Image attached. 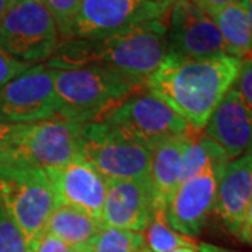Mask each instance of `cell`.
<instances>
[{"instance_id": "cell-1", "label": "cell", "mask_w": 252, "mask_h": 252, "mask_svg": "<svg viewBox=\"0 0 252 252\" xmlns=\"http://www.w3.org/2000/svg\"><path fill=\"white\" fill-rule=\"evenodd\" d=\"M241 61L230 55L187 59L167 54L144 89L164 101L196 132H203L219 102L234 84Z\"/></svg>"}, {"instance_id": "cell-2", "label": "cell", "mask_w": 252, "mask_h": 252, "mask_svg": "<svg viewBox=\"0 0 252 252\" xmlns=\"http://www.w3.org/2000/svg\"><path fill=\"white\" fill-rule=\"evenodd\" d=\"M167 20L140 23L102 38L61 41L45 64L52 69L104 66L144 84L168 54Z\"/></svg>"}, {"instance_id": "cell-3", "label": "cell", "mask_w": 252, "mask_h": 252, "mask_svg": "<svg viewBox=\"0 0 252 252\" xmlns=\"http://www.w3.org/2000/svg\"><path fill=\"white\" fill-rule=\"evenodd\" d=\"M56 94L61 104L58 117L77 124L97 121L119 102L144 89L143 83L104 66L54 69Z\"/></svg>"}, {"instance_id": "cell-4", "label": "cell", "mask_w": 252, "mask_h": 252, "mask_svg": "<svg viewBox=\"0 0 252 252\" xmlns=\"http://www.w3.org/2000/svg\"><path fill=\"white\" fill-rule=\"evenodd\" d=\"M0 202L30 247L58 206L45 170L17 162L0 161Z\"/></svg>"}, {"instance_id": "cell-5", "label": "cell", "mask_w": 252, "mask_h": 252, "mask_svg": "<svg viewBox=\"0 0 252 252\" xmlns=\"http://www.w3.org/2000/svg\"><path fill=\"white\" fill-rule=\"evenodd\" d=\"M97 121L107 124L121 135L143 144L150 150L170 137L199 135L185 119L146 89L129 95Z\"/></svg>"}, {"instance_id": "cell-6", "label": "cell", "mask_w": 252, "mask_h": 252, "mask_svg": "<svg viewBox=\"0 0 252 252\" xmlns=\"http://www.w3.org/2000/svg\"><path fill=\"white\" fill-rule=\"evenodd\" d=\"M83 125L62 117L26 124L13 143L0 150V161L42 170L62 167L81 157Z\"/></svg>"}, {"instance_id": "cell-7", "label": "cell", "mask_w": 252, "mask_h": 252, "mask_svg": "<svg viewBox=\"0 0 252 252\" xmlns=\"http://www.w3.org/2000/svg\"><path fill=\"white\" fill-rule=\"evenodd\" d=\"M61 44L54 18L39 0H13L0 24V48L18 61L48 62Z\"/></svg>"}, {"instance_id": "cell-8", "label": "cell", "mask_w": 252, "mask_h": 252, "mask_svg": "<svg viewBox=\"0 0 252 252\" xmlns=\"http://www.w3.org/2000/svg\"><path fill=\"white\" fill-rule=\"evenodd\" d=\"M81 157L105 180H147L152 150L94 121L83 125Z\"/></svg>"}, {"instance_id": "cell-9", "label": "cell", "mask_w": 252, "mask_h": 252, "mask_svg": "<svg viewBox=\"0 0 252 252\" xmlns=\"http://www.w3.org/2000/svg\"><path fill=\"white\" fill-rule=\"evenodd\" d=\"M59 111L54 69L45 63L32 64L0 87V122L34 124L58 117Z\"/></svg>"}, {"instance_id": "cell-10", "label": "cell", "mask_w": 252, "mask_h": 252, "mask_svg": "<svg viewBox=\"0 0 252 252\" xmlns=\"http://www.w3.org/2000/svg\"><path fill=\"white\" fill-rule=\"evenodd\" d=\"M167 46L168 54L187 59H212L227 55L215 21L189 0H177L170 9Z\"/></svg>"}, {"instance_id": "cell-11", "label": "cell", "mask_w": 252, "mask_h": 252, "mask_svg": "<svg viewBox=\"0 0 252 252\" xmlns=\"http://www.w3.org/2000/svg\"><path fill=\"white\" fill-rule=\"evenodd\" d=\"M170 10L147 0H81L72 39L111 35L136 24L168 16Z\"/></svg>"}, {"instance_id": "cell-12", "label": "cell", "mask_w": 252, "mask_h": 252, "mask_svg": "<svg viewBox=\"0 0 252 252\" xmlns=\"http://www.w3.org/2000/svg\"><path fill=\"white\" fill-rule=\"evenodd\" d=\"M223 171L224 168H209L180 184L162 209L171 228L192 238L203 230L215 210L217 185Z\"/></svg>"}, {"instance_id": "cell-13", "label": "cell", "mask_w": 252, "mask_h": 252, "mask_svg": "<svg viewBox=\"0 0 252 252\" xmlns=\"http://www.w3.org/2000/svg\"><path fill=\"white\" fill-rule=\"evenodd\" d=\"M58 206H70L102 221L107 180L83 157L46 170Z\"/></svg>"}, {"instance_id": "cell-14", "label": "cell", "mask_w": 252, "mask_h": 252, "mask_svg": "<svg viewBox=\"0 0 252 252\" xmlns=\"http://www.w3.org/2000/svg\"><path fill=\"white\" fill-rule=\"evenodd\" d=\"M154 210L149 178L107 180L102 207V223L105 227L143 233Z\"/></svg>"}, {"instance_id": "cell-15", "label": "cell", "mask_w": 252, "mask_h": 252, "mask_svg": "<svg viewBox=\"0 0 252 252\" xmlns=\"http://www.w3.org/2000/svg\"><path fill=\"white\" fill-rule=\"evenodd\" d=\"M205 135L217 143L230 160H235L252 147V111L231 87L212 114Z\"/></svg>"}, {"instance_id": "cell-16", "label": "cell", "mask_w": 252, "mask_h": 252, "mask_svg": "<svg viewBox=\"0 0 252 252\" xmlns=\"http://www.w3.org/2000/svg\"><path fill=\"white\" fill-rule=\"evenodd\" d=\"M252 202V153L231 160L217 185L213 213L225 230L237 235Z\"/></svg>"}, {"instance_id": "cell-17", "label": "cell", "mask_w": 252, "mask_h": 252, "mask_svg": "<svg viewBox=\"0 0 252 252\" xmlns=\"http://www.w3.org/2000/svg\"><path fill=\"white\" fill-rule=\"evenodd\" d=\"M189 139L192 137L175 136L162 140L152 149L149 182L156 209H164L180 187L181 158Z\"/></svg>"}, {"instance_id": "cell-18", "label": "cell", "mask_w": 252, "mask_h": 252, "mask_svg": "<svg viewBox=\"0 0 252 252\" xmlns=\"http://www.w3.org/2000/svg\"><path fill=\"white\" fill-rule=\"evenodd\" d=\"M105 225L90 215L70 206H56L46 223L45 231L51 233L73 248H86Z\"/></svg>"}, {"instance_id": "cell-19", "label": "cell", "mask_w": 252, "mask_h": 252, "mask_svg": "<svg viewBox=\"0 0 252 252\" xmlns=\"http://www.w3.org/2000/svg\"><path fill=\"white\" fill-rule=\"evenodd\" d=\"M212 20L221 34L227 55L241 61L252 54V30L244 0L219 10Z\"/></svg>"}, {"instance_id": "cell-20", "label": "cell", "mask_w": 252, "mask_h": 252, "mask_svg": "<svg viewBox=\"0 0 252 252\" xmlns=\"http://www.w3.org/2000/svg\"><path fill=\"white\" fill-rule=\"evenodd\" d=\"M231 161L224 150L206 135L189 139L181 158V184L198 177L209 168H225Z\"/></svg>"}, {"instance_id": "cell-21", "label": "cell", "mask_w": 252, "mask_h": 252, "mask_svg": "<svg viewBox=\"0 0 252 252\" xmlns=\"http://www.w3.org/2000/svg\"><path fill=\"white\" fill-rule=\"evenodd\" d=\"M143 235L146 248L152 252H171L178 248H198V244L192 237L181 234L171 228L162 209L154 210Z\"/></svg>"}, {"instance_id": "cell-22", "label": "cell", "mask_w": 252, "mask_h": 252, "mask_svg": "<svg viewBox=\"0 0 252 252\" xmlns=\"http://www.w3.org/2000/svg\"><path fill=\"white\" fill-rule=\"evenodd\" d=\"M144 247L143 233L112 227H104L89 245L91 252H137Z\"/></svg>"}, {"instance_id": "cell-23", "label": "cell", "mask_w": 252, "mask_h": 252, "mask_svg": "<svg viewBox=\"0 0 252 252\" xmlns=\"http://www.w3.org/2000/svg\"><path fill=\"white\" fill-rule=\"evenodd\" d=\"M54 18L61 41L72 39L74 20L80 9L81 0H39Z\"/></svg>"}, {"instance_id": "cell-24", "label": "cell", "mask_w": 252, "mask_h": 252, "mask_svg": "<svg viewBox=\"0 0 252 252\" xmlns=\"http://www.w3.org/2000/svg\"><path fill=\"white\" fill-rule=\"evenodd\" d=\"M0 252H31V247L0 202Z\"/></svg>"}, {"instance_id": "cell-25", "label": "cell", "mask_w": 252, "mask_h": 252, "mask_svg": "<svg viewBox=\"0 0 252 252\" xmlns=\"http://www.w3.org/2000/svg\"><path fill=\"white\" fill-rule=\"evenodd\" d=\"M233 89L238 93L245 105L252 111V54L241 59V67Z\"/></svg>"}, {"instance_id": "cell-26", "label": "cell", "mask_w": 252, "mask_h": 252, "mask_svg": "<svg viewBox=\"0 0 252 252\" xmlns=\"http://www.w3.org/2000/svg\"><path fill=\"white\" fill-rule=\"evenodd\" d=\"M31 66L32 64L18 61L0 48V87L26 72Z\"/></svg>"}, {"instance_id": "cell-27", "label": "cell", "mask_w": 252, "mask_h": 252, "mask_svg": "<svg viewBox=\"0 0 252 252\" xmlns=\"http://www.w3.org/2000/svg\"><path fill=\"white\" fill-rule=\"evenodd\" d=\"M81 250V248H80ZM79 248H73L58 237H55L48 231L36 238L34 244L31 245V252H77Z\"/></svg>"}, {"instance_id": "cell-28", "label": "cell", "mask_w": 252, "mask_h": 252, "mask_svg": "<svg viewBox=\"0 0 252 252\" xmlns=\"http://www.w3.org/2000/svg\"><path fill=\"white\" fill-rule=\"evenodd\" d=\"M26 124H6L0 122V150L6 149L7 146L13 143L21 130L24 129Z\"/></svg>"}, {"instance_id": "cell-29", "label": "cell", "mask_w": 252, "mask_h": 252, "mask_svg": "<svg viewBox=\"0 0 252 252\" xmlns=\"http://www.w3.org/2000/svg\"><path fill=\"white\" fill-rule=\"evenodd\" d=\"M189 1L193 3L198 9H200L203 13H206L207 16L212 17L219 10L224 9L230 4L238 3L241 0H189Z\"/></svg>"}, {"instance_id": "cell-30", "label": "cell", "mask_w": 252, "mask_h": 252, "mask_svg": "<svg viewBox=\"0 0 252 252\" xmlns=\"http://www.w3.org/2000/svg\"><path fill=\"white\" fill-rule=\"evenodd\" d=\"M235 237L240 241H243L244 244L252 245V202L248 207V210H247V213H245L243 224H241Z\"/></svg>"}, {"instance_id": "cell-31", "label": "cell", "mask_w": 252, "mask_h": 252, "mask_svg": "<svg viewBox=\"0 0 252 252\" xmlns=\"http://www.w3.org/2000/svg\"><path fill=\"white\" fill-rule=\"evenodd\" d=\"M198 251L199 252H235V251H230V250H225V248H221V247H217V245H213V244H207V243L198 244Z\"/></svg>"}, {"instance_id": "cell-32", "label": "cell", "mask_w": 252, "mask_h": 252, "mask_svg": "<svg viewBox=\"0 0 252 252\" xmlns=\"http://www.w3.org/2000/svg\"><path fill=\"white\" fill-rule=\"evenodd\" d=\"M147 1L154 3V4H157V6H160V7H164V9L170 10L172 7V4H174L177 0H147Z\"/></svg>"}, {"instance_id": "cell-33", "label": "cell", "mask_w": 252, "mask_h": 252, "mask_svg": "<svg viewBox=\"0 0 252 252\" xmlns=\"http://www.w3.org/2000/svg\"><path fill=\"white\" fill-rule=\"evenodd\" d=\"M11 3H13V0H0V24H1V20L4 17V14H6V11H7Z\"/></svg>"}, {"instance_id": "cell-34", "label": "cell", "mask_w": 252, "mask_h": 252, "mask_svg": "<svg viewBox=\"0 0 252 252\" xmlns=\"http://www.w3.org/2000/svg\"><path fill=\"white\" fill-rule=\"evenodd\" d=\"M244 3H245L247 16H248V20H250V26H251V30H252V0H244Z\"/></svg>"}, {"instance_id": "cell-35", "label": "cell", "mask_w": 252, "mask_h": 252, "mask_svg": "<svg viewBox=\"0 0 252 252\" xmlns=\"http://www.w3.org/2000/svg\"><path fill=\"white\" fill-rule=\"evenodd\" d=\"M171 252H199L198 248H178V250H174Z\"/></svg>"}, {"instance_id": "cell-36", "label": "cell", "mask_w": 252, "mask_h": 252, "mask_svg": "<svg viewBox=\"0 0 252 252\" xmlns=\"http://www.w3.org/2000/svg\"><path fill=\"white\" fill-rule=\"evenodd\" d=\"M77 252H91V251H90V248H89V247H86V248H81V250H79Z\"/></svg>"}, {"instance_id": "cell-37", "label": "cell", "mask_w": 252, "mask_h": 252, "mask_svg": "<svg viewBox=\"0 0 252 252\" xmlns=\"http://www.w3.org/2000/svg\"><path fill=\"white\" fill-rule=\"evenodd\" d=\"M137 252H152V251H150L149 248H146V247H144V248H142L140 251H137Z\"/></svg>"}, {"instance_id": "cell-38", "label": "cell", "mask_w": 252, "mask_h": 252, "mask_svg": "<svg viewBox=\"0 0 252 252\" xmlns=\"http://www.w3.org/2000/svg\"><path fill=\"white\" fill-rule=\"evenodd\" d=\"M248 153H252V147H251V150H250V152H248Z\"/></svg>"}]
</instances>
